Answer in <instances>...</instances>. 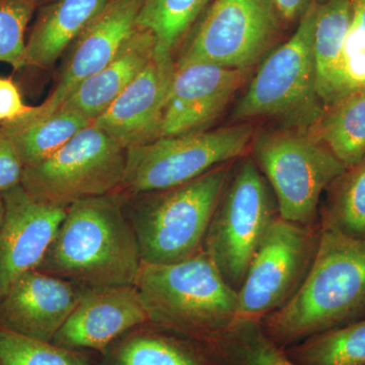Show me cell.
<instances>
[{"label": "cell", "mask_w": 365, "mask_h": 365, "mask_svg": "<svg viewBox=\"0 0 365 365\" xmlns=\"http://www.w3.org/2000/svg\"><path fill=\"white\" fill-rule=\"evenodd\" d=\"M157 44L153 33L136 26L116 56L83 81L59 109L95 121L150 63Z\"/></svg>", "instance_id": "cell-18"}, {"label": "cell", "mask_w": 365, "mask_h": 365, "mask_svg": "<svg viewBox=\"0 0 365 365\" xmlns=\"http://www.w3.org/2000/svg\"><path fill=\"white\" fill-rule=\"evenodd\" d=\"M246 74L205 62L176 66L160 137L205 130L222 114Z\"/></svg>", "instance_id": "cell-16"}, {"label": "cell", "mask_w": 365, "mask_h": 365, "mask_svg": "<svg viewBox=\"0 0 365 365\" xmlns=\"http://www.w3.org/2000/svg\"><path fill=\"white\" fill-rule=\"evenodd\" d=\"M93 123L76 113L58 109L46 116H34L29 112L13 122L0 124L16 148L24 168L42 162Z\"/></svg>", "instance_id": "cell-21"}, {"label": "cell", "mask_w": 365, "mask_h": 365, "mask_svg": "<svg viewBox=\"0 0 365 365\" xmlns=\"http://www.w3.org/2000/svg\"><path fill=\"white\" fill-rule=\"evenodd\" d=\"M321 227L365 240V158L329 186Z\"/></svg>", "instance_id": "cell-24"}, {"label": "cell", "mask_w": 365, "mask_h": 365, "mask_svg": "<svg viewBox=\"0 0 365 365\" xmlns=\"http://www.w3.org/2000/svg\"><path fill=\"white\" fill-rule=\"evenodd\" d=\"M116 365H203L177 343L153 335H139L118 350Z\"/></svg>", "instance_id": "cell-29"}, {"label": "cell", "mask_w": 365, "mask_h": 365, "mask_svg": "<svg viewBox=\"0 0 365 365\" xmlns=\"http://www.w3.org/2000/svg\"><path fill=\"white\" fill-rule=\"evenodd\" d=\"M32 109L24 102L20 88L13 79L0 78V124L13 122Z\"/></svg>", "instance_id": "cell-32"}, {"label": "cell", "mask_w": 365, "mask_h": 365, "mask_svg": "<svg viewBox=\"0 0 365 365\" xmlns=\"http://www.w3.org/2000/svg\"><path fill=\"white\" fill-rule=\"evenodd\" d=\"M255 163L272 189L278 215L314 227L319 199L347 168L313 137L268 132L255 141Z\"/></svg>", "instance_id": "cell-7"}, {"label": "cell", "mask_w": 365, "mask_h": 365, "mask_svg": "<svg viewBox=\"0 0 365 365\" xmlns=\"http://www.w3.org/2000/svg\"><path fill=\"white\" fill-rule=\"evenodd\" d=\"M173 54L157 44L150 63L93 122L123 150L160 138L168 96L176 71Z\"/></svg>", "instance_id": "cell-13"}, {"label": "cell", "mask_w": 365, "mask_h": 365, "mask_svg": "<svg viewBox=\"0 0 365 365\" xmlns=\"http://www.w3.org/2000/svg\"><path fill=\"white\" fill-rule=\"evenodd\" d=\"M215 343L223 365H297L266 333L261 319L237 318Z\"/></svg>", "instance_id": "cell-23"}, {"label": "cell", "mask_w": 365, "mask_h": 365, "mask_svg": "<svg viewBox=\"0 0 365 365\" xmlns=\"http://www.w3.org/2000/svg\"><path fill=\"white\" fill-rule=\"evenodd\" d=\"M110 0H52L37 9L26 37L25 67L48 69L102 13Z\"/></svg>", "instance_id": "cell-19"}, {"label": "cell", "mask_w": 365, "mask_h": 365, "mask_svg": "<svg viewBox=\"0 0 365 365\" xmlns=\"http://www.w3.org/2000/svg\"><path fill=\"white\" fill-rule=\"evenodd\" d=\"M148 321L135 285L88 289L52 343L68 349L102 350L126 331Z\"/></svg>", "instance_id": "cell-17"}, {"label": "cell", "mask_w": 365, "mask_h": 365, "mask_svg": "<svg viewBox=\"0 0 365 365\" xmlns=\"http://www.w3.org/2000/svg\"><path fill=\"white\" fill-rule=\"evenodd\" d=\"M317 6L309 7L294 35L264 60L235 108L234 119L280 117L312 126L318 121L323 113L313 53Z\"/></svg>", "instance_id": "cell-9"}, {"label": "cell", "mask_w": 365, "mask_h": 365, "mask_svg": "<svg viewBox=\"0 0 365 365\" xmlns=\"http://www.w3.org/2000/svg\"><path fill=\"white\" fill-rule=\"evenodd\" d=\"M361 88H364V90H365V79H364V83H362V86H360V88H359V90H361Z\"/></svg>", "instance_id": "cell-36"}, {"label": "cell", "mask_w": 365, "mask_h": 365, "mask_svg": "<svg viewBox=\"0 0 365 365\" xmlns=\"http://www.w3.org/2000/svg\"><path fill=\"white\" fill-rule=\"evenodd\" d=\"M351 13L350 0H325L317 6L313 34L317 91L328 107L337 101L341 62Z\"/></svg>", "instance_id": "cell-20"}, {"label": "cell", "mask_w": 365, "mask_h": 365, "mask_svg": "<svg viewBox=\"0 0 365 365\" xmlns=\"http://www.w3.org/2000/svg\"><path fill=\"white\" fill-rule=\"evenodd\" d=\"M228 178L230 169L225 163L179 186L133 195L126 215L143 263H178L203 251Z\"/></svg>", "instance_id": "cell-4"}, {"label": "cell", "mask_w": 365, "mask_h": 365, "mask_svg": "<svg viewBox=\"0 0 365 365\" xmlns=\"http://www.w3.org/2000/svg\"><path fill=\"white\" fill-rule=\"evenodd\" d=\"M313 138L346 168L365 158V90H357L330 106L313 125Z\"/></svg>", "instance_id": "cell-22"}, {"label": "cell", "mask_w": 365, "mask_h": 365, "mask_svg": "<svg viewBox=\"0 0 365 365\" xmlns=\"http://www.w3.org/2000/svg\"><path fill=\"white\" fill-rule=\"evenodd\" d=\"M134 285L150 322L208 342L239 317L237 292L204 251L178 263H141Z\"/></svg>", "instance_id": "cell-3"}, {"label": "cell", "mask_w": 365, "mask_h": 365, "mask_svg": "<svg viewBox=\"0 0 365 365\" xmlns=\"http://www.w3.org/2000/svg\"><path fill=\"white\" fill-rule=\"evenodd\" d=\"M253 135L248 123L160 137L126 150L121 189L131 195L179 186L241 157Z\"/></svg>", "instance_id": "cell-8"}, {"label": "cell", "mask_w": 365, "mask_h": 365, "mask_svg": "<svg viewBox=\"0 0 365 365\" xmlns=\"http://www.w3.org/2000/svg\"><path fill=\"white\" fill-rule=\"evenodd\" d=\"M280 18L287 21L300 20L317 0H272Z\"/></svg>", "instance_id": "cell-33"}, {"label": "cell", "mask_w": 365, "mask_h": 365, "mask_svg": "<svg viewBox=\"0 0 365 365\" xmlns=\"http://www.w3.org/2000/svg\"><path fill=\"white\" fill-rule=\"evenodd\" d=\"M365 318V240L319 227L313 264L284 306L261 319L281 348Z\"/></svg>", "instance_id": "cell-1"}, {"label": "cell", "mask_w": 365, "mask_h": 365, "mask_svg": "<svg viewBox=\"0 0 365 365\" xmlns=\"http://www.w3.org/2000/svg\"><path fill=\"white\" fill-rule=\"evenodd\" d=\"M319 227L287 222L269 225L237 290V318L262 319L294 297L318 249Z\"/></svg>", "instance_id": "cell-11"}, {"label": "cell", "mask_w": 365, "mask_h": 365, "mask_svg": "<svg viewBox=\"0 0 365 365\" xmlns=\"http://www.w3.org/2000/svg\"><path fill=\"white\" fill-rule=\"evenodd\" d=\"M272 0H212L187 37L176 66L195 62L248 71L279 32Z\"/></svg>", "instance_id": "cell-10"}, {"label": "cell", "mask_w": 365, "mask_h": 365, "mask_svg": "<svg viewBox=\"0 0 365 365\" xmlns=\"http://www.w3.org/2000/svg\"><path fill=\"white\" fill-rule=\"evenodd\" d=\"M2 195L6 213L0 227V299L23 274L38 268L67 210L36 200L21 185Z\"/></svg>", "instance_id": "cell-14"}, {"label": "cell", "mask_w": 365, "mask_h": 365, "mask_svg": "<svg viewBox=\"0 0 365 365\" xmlns=\"http://www.w3.org/2000/svg\"><path fill=\"white\" fill-rule=\"evenodd\" d=\"M24 165L16 148L0 128V192L9 191L21 185Z\"/></svg>", "instance_id": "cell-31"}, {"label": "cell", "mask_w": 365, "mask_h": 365, "mask_svg": "<svg viewBox=\"0 0 365 365\" xmlns=\"http://www.w3.org/2000/svg\"><path fill=\"white\" fill-rule=\"evenodd\" d=\"M86 290L37 269L29 271L0 299V328L53 342Z\"/></svg>", "instance_id": "cell-15"}, {"label": "cell", "mask_w": 365, "mask_h": 365, "mask_svg": "<svg viewBox=\"0 0 365 365\" xmlns=\"http://www.w3.org/2000/svg\"><path fill=\"white\" fill-rule=\"evenodd\" d=\"M143 1L110 0L69 46L56 83L40 105L32 106L29 114L46 116L56 111L83 81L104 68L136 28Z\"/></svg>", "instance_id": "cell-12"}, {"label": "cell", "mask_w": 365, "mask_h": 365, "mask_svg": "<svg viewBox=\"0 0 365 365\" xmlns=\"http://www.w3.org/2000/svg\"><path fill=\"white\" fill-rule=\"evenodd\" d=\"M350 1L351 21L341 62L336 102L359 90L365 79V0Z\"/></svg>", "instance_id": "cell-30"}, {"label": "cell", "mask_w": 365, "mask_h": 365, "mask_svg": "<svg viewBox=\"0 0 365 365\" xmlns=\"http://www.w3.org/2000/svg\"><path fill=\"white\" fill-rule=\"evenodd\" d=\"M38 7L34 0H0V62L25 67L26 31Z\"/></svg>", "instance_id": "cell-28"}, {"label": "cell", "mask_w": 365, "mask_h": 365, "mask_svg": "<svg viewBox=\"0 0 365 365\" xmlns=\"http://www.w3.org/2000/svg\"><path fill=\"white\" fill-rule=\"evenodd\" d=\"M141 263L123 199L115 192L67 207L37 270L95 289L135 284Z\"/></svg>", "instance_id": "cell-2"}, {"label": "cell", "mask_w": 365, "mask_h": 365, "mask_svg": "<svg viewBox=\"0 0 365 365\" xmlns=\"http://www.w3.org/2000/svg\"><path fill=\"white\" fill-rule=\"evenodd\" d=\"M50 1H52V0H34V2H35L38 9L41 6H45V4H49Z\"/></svg>", "instance_id": "cell-35"}, {"label": "cell", "mask_w": 365, "mask_h": 365, "mask_svg": "<svg viewBox=\"0 0 365 365\" xmlns=\"http://www.w3.org/2000/svg\"><path fill=\"white\" fill-rule=\"evenodd\" d=\"M126 150L91 123L51 157L24 168L21 185L36 200L69 207L121 189Z\"/></svg>", "instance_id": "cell-6"}, {"label": "cell", "mask_w": 365, "mask_h": 365, "mask_svg": "<svg viewBox=\"0 0 365 365\" xmlns=\"http://www.w3.org/2000/svg\"><path fill=\"white\" fill-rule=\"evenodd\" d=\"M4 213H6V207H4V195H2L1 192H0V227H1L2 223H4Z\"/></svg>", "instance_id": "cell-34"}, {"label": "cell", "mask_w": 365, "mask_h": 365, "mask_svg": "<svg viewBox=\"0 0 365 365\" xmlns=\"http://www.w3.org/2000/svg\"><path fill=\"white\" fill-rule=\"evenodd\" d=\"M0 365H88L73 349L0 328Z\"/></svg>", "instance_id": "cell-27"}, {"label": "cell", "mask_w": 365, "mask_h": 365, "mask_svg": "<svg viewBox=\"0 0 365 365\" xmlns=\"http://www.w3.org/2000/svg\"><path fill=\"white\" fill-rule=\"evenodd\" d=\"M272 193L253 158H246L228 178L211 218L203 251L237 292L262 237L279 216Z\"/></svg>", "instance_id": "cell-5"}, {"label": "cell", "mask_w": 365, "mask_h": 365, "mask_svg": "<svg viewBox=\"0 0 365 365\" xmlns=\"http://www.w3.org/2000/svg\"><path fill=\"white\" fill-rule=\"evenodd\" d=\"M297 365H365V318L292 346Z\"/></svg>", "instance_id": "cell-25"}, {"label": "cell", "mask_w": 365, "mask_h": 365, "mask_svg": "<svg viewBox=\"0 0 365 365\" xmlns=\"http://www.w3.org/2000/svg\"><path fill=\"white\" fill-rule=\"evenodd\" d=\"M212 0H144L137 26L150 31L158 46L174 53Z\"/></svg>", "instance_id": "cell-26"}]
</instances>
